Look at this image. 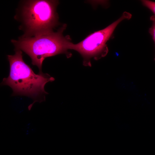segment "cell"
Segmentation results:
<instances>
[{
  "mask_svg": "<svg viewBox=\"0 0 155 155\" xmlns=\"http://www.w3.org/2000/svg\"><path fill=\"white\" fill-rule=\"evenodd\" d=\"M67 27L64 24L56 32L37 35L34 36H21L18 40H12L11 42L16 50L24 52L30 58L32 63L38 68L39 73H42L43 61L46 57L63 54L67 58L71 54L70 49L73 43L69 35L64 36L63 32Z\"/></svg>",
  "mask_w": 155,
  "mask_h": 155,
  "instance_id": "cell-2",
  "label": "cell"
},
{
  "mask_svg": "<svg viewBox=\"0 0 155 155\" xmlns=\"http://www.w3.org/2000/svg\"><path fill=\"white\" fill-rule=\"evenodd\" d=\"M9 63L10 71L7 78L3 79L2 85H8L12 89L13 96H23L29 97L34 100L28 106L30 110L36 102L45 101L44 89L46 84L55 80L49 74L43 72L35 74L30 67L24 61L22 51L16 50L13 55H7Z\"/></svg>",
  "mask_w": 155,
  "mask_h": 155,
  "instance_id": "cell-1",
  "label": "cell"
},
{
  "mask_svg": "<svg viewBox=\"0 0 155 155\" xmlns=\"http://www.w3.org/2000/svg\"><path fill=\"white\" fill-rule=\"evenodd\" d=\"M56 0H29L25 1L21 11L22 36H34L53 31L59 24Z\"/></svg>",
  "mask_w": 155,
  "mask_h": 155,
  "instance_id": "cell-3",
  "label": "cell"
},
{
  "mask_svg": "<svg viewBox=\"0 0 155 155\" xmlns=\"http://www.w3.org/2000/svg\"><path fill=\"white\" fill-rule=\"evenodd\" d=\"M132 16L125 11L117 20L101 30L92 33L80 42L71 45L70 49L78 52L83 58L84 66H91L90 59L98 60L106 56L108 52L106 43L111 37L116 28L123 20H129Z\"/></svg>",
  "mask_w": 155,
  "mask_h": 155,
  "instance_id": "cell-4",
  "label": "cell"
},
{
  "mask_svg": "<svg viewBox=\"0 0 155 155\" xmlns=\"http://www.w3.org/2000/svg\"><path fill=\"white\" fill-rule=\"evenodd\" d=\"M143 5L152 11L155 15V2L147 0L141 1Z\"/></svg>",
  "mask_w": 155,
  "mask_h": 155,
  "instance_id": "cell-5",
  "label": "cell"
},
{
  "mask_svg": "<svg viewBox=\"0 0 155 155\" xmlns=\"http://www.w3.org/2000/svg\"><path fill=\"white\" fill-rule=\"evenodd\" d=\"M150 20L152 21V24L151 27L149 29V32L152 36L155 45V15L151 16ZM154 60L155 61V57Z\"/></svg>",
  "mask_w": 155,
  "mask_h": 155,
  "instance_id": "cell-6",
  "label": "cell"
}]
</instances>
